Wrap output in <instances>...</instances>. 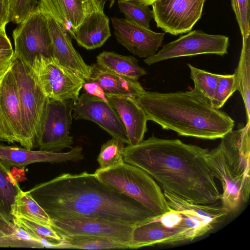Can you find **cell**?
<instances>
[{
    "label": "cell",
    "instance_id": "1",
    "mask_svg": "<svg viewBox=\"0 0 250 250\" xmlns=\"http://www.w3.org/2000/svg\"><path fill=\"white\" fill-rule=\"evenodd\" d=\"M208 150L152 135L125 146L123 160L146 172L164 191L190 203L210 205L220 200L222 193L208 161Z\"/></svg>",
    "mask_w": 250,
    "mask_h": 250
},
{
    "label": "cell",
    "instance_id": "2",
    "mask_svg": "<svg viewBox=\"0 0 250 250\" xmlns=\"http://www.w3.org/2000/svg\"><path fill=\"white\" fill-rule=\"evenodd\" d=\"M28 191L52 220L88 217L135 226L156 216L86 171L62 173Z\"/></svg>",
    "mask_w": 250,
    "mask_h": 250
},
{
    "label": "cell",
    "instance_id": "3",
    "mask_svg": "<svg viewBox=\"0 0 250 250\" xmlns=\"http://www.w3.org/2000/svg\"><path fill=\"white\" fill-rule=\"evenodd\" d=\"M136 100L148 120L181 136L215 140L221 139L234 126L229 115L214 108L194 88L169 93L145 91Z\"/></svg>",
    "mask_w": 250,
    "mask_h": 250
},
{
    "label": "cell",
    "instance_id": "4",
    "mask_svg": "<svg viewBox=\"0 0 250 250\" xmlns=\"http://www.w3.org/2000/svg\"><path fill=\"white\" fill-rule=\"evenodd\" d=\"M250 123L229 131L219 144L208 150V161L215 178L221 184L222 205L229 212L247 203L250 189Z\"/></svg>",
    "mask_w": 250,
    "mask_h": 250
},
{
    "label": "cell",
    "instance_id": "5",
    "mask_svg": "<svg viewBox=\"0 0 250 250\" xmlns=\"http://www.w3.org/2000/svg\"><path fill=\"white\" fill-rule=\"evenodd\" d=\"M214 226L188 208L168 211L134 227L129 249L192 241Z\"/></svg>",
    "mask_w": 250,
    "mask_h": 250
},
{
    "label": "cell",
    "instance_id": "6",
    "mask_svg": "<svg viewBox=\"0 0 250 250\" xmlns=\"http://www.w3.org/2000/svg\"><path fill=\"white\" fill-rule=\"evenodd\" d=\"M94 174L107 187L134 199L156 216L170 208L160 186L141 168L124 162L108 168H99Z\"/></svg>",
    "mask_w": 250,
    "mask_h": 250
},
{
    "label": "cell",
    "instance_id": "7",
    "mask_svg": "<svg viewBox=\"0 0 250 250\" xmlns=\"http://www.w3.org/2000/svg\"><path fill=\"white\" fill-rule=\"evenodd\" d=\"M10 67L17 85L26 130L36 147L48 98L31 67L14 56Z\"/></svg>",
    "mask_w": 250,
    "mask_h": 250
},
{
    "label": "cell",
    "instance_id": "8",
    "mask_svg": "<svg viewBox=\"0 0 250 250\" xmlns=\"http://www.w3.org/2000/svg\"><path fill=\"white\" fill-rule=\"evenodd\" d=\"M14 57L30 67L41 57L53 58L51 41L44 14L38 8L13 30Z\"/></svg>",
    "mask_w": 250,
    "mask_h": 250
},
{
    "label": "cell",
    "instance_id": "9",
    "mask_svg": "<svg viewBox=\"0 0 250 250\" xmlns=\"http://www.w3.org/2000/svg\"><path fill=\"white\" fill-rule=\"evenodd\" d=\"M31 69L46 96L64 101L78 98L85 80L53 58L36 59Z\"/></svg>",
    "mask_w": 250,
    "mask_h": 250
},
{
    "label": "cell",
    "instance_id": "10",
    "mask_svg": "<svg viewBox=\"0 0 250 250\" xmlns=\"http://www.w3.org/2000/svg\"><path fill=\"white\" fill-rule=\"evenodd\" d=\"M229 39L220 35H211L200 30L188 32L176 40L165 44L162 48L144 60L151 65L166 60L201 54L224 56L228 53Z\"/></svg>",
    "mask_w": 250,
    "mask_h": 250
},
{
    "label": "cell",
    "instance_id": "11",
    "mask_svg": "<svg viewBox=\"0 0 250 250\" xmlns=\"http://www.w3.org/2000/svg\"><path fill=\"white\" fill-rule=\"evenodd\" d=\"M73 100L61 101L48 98L41 130L37 142L41 150L59 152L72 148L73 138L70 135Z\"/></svg>",
    "mask_w": 250,
    "mask_h": 250
},
{
    "label": "cell",
    "instance_id": "12",
    "mask_svg": "<svg viewBox=\"0 0 250 250\" xmlns=\"http://www.w3.org/2000/svg\"><path fill=\"white\" fill-rule=\"evenodd\" d=\"M0 120L8 143L34 148L27 133L17 85L11 67L0 79Z\"/></svg>",
    "mask_w": 250,
    "mask_h": 250
},
{
    "label": "cell",
    "instance_id": "13",
    "mask_svg": "<svg viewBox=\"0 0 250 250\" xmlns=\"http://www.w3.org/2000/svg\"><path fill=\"white\" fill-rule=\"evenodd\" d=\"M205 0H156L152 10L157 26L173 35L189 32L201 18Z\"/></svg>",
    "mask_w": 250,
    "mask_h": 250
},
{
    "label": "cell",
    "instance_id": "14",
    "mask_svg": "<svg viewBox=\"0 0 250 250\" xmlns=\"http://www.w3.org/2000/svg\"><path fill=\"white\" fill-rule=\"evenodd\" d=\"M73 111L75 119L92 121L113 138L129 144L125 127L109 103L84 92L73 100Z\"/></svg>",
    "mask_w": 250,
    "mask_h": 250
},
{
    "label": "cell",
    "instance_id": "15",
    "mask_svg": "<svg viewBox=\"0 0 250 250\" xmlns=\"http://www.w3.org/2000/svg\"><path fill=\"white\" fill-rule=\"evenodd\" d=\"M52 227L59 235H96L111 238L128 245L134 227L125 223L88 217L64 218L52 220Z\"/></svg>",
    "mask_w": 250,
    "mask_h": 250
},
{
    "label": "cell",
    "instance_id": "16",
    "mask_svg": "<svg viewBox=\"0 0 250 250\" xmlns=\"http://www.w3.org/2000/svg\"><path fill=\"white\" fill-rule=\"evenodd\" d=\"M105 0H39L37 8L62 25L73 38L78 27L93 13L104 10Z\"/></svg>",
    "mask_w": 250,
    "mask_h": 250
},
{
    "label": "cell",
    "instance_id": "17",
    "mask_svg": "<svg viewBox=\"0 0 250 250\" xmlns=\"http://www.w3.org/2000/svg\"><path fill=\"white\" fill-rule=\"evenodd\" d=\"M117 42L140 58H147L157 52L164 39L165 33L129 21L125 19L111 18Z\"/></svg>",
    "mask_w": 250,
    "mask_h": 250
},
{
    "label": "cell",
    "instance_id": "18",
    "mask_svg": "<svg viewBox=\"0 0 250 250\" xmlns=\"http://www.w3.org/2000/svg\"><path fill=\"white\" fill-rule=\"evenodd\" d=\"M43 13L50 33L53 58L61 64L87 81L90 75L91 66L84 62L75 49L71 37L62 25L50 15Z\"/></svg>",
    "mask_w": 250,
    "mask_h": 250
},
{
    "label": "cell",
    "instance_id": "19",
    "mask_svg": "<svg viewBox=\"0 0 250 250\" xmlns=\"http://www.w3.org/2000/svg\"><path fill=\"white\" fill-rule=\"evenodd\" d=\"M83 149L80 146L71 148L67 152L46 150H33L18 146H9L0 143V160L9 166L24 168L36 163H62L77 162L83 159Z\"/></svg>",
    "mask_w": 250,
    "mask_h": 250
},
{
    "label": "cell",
    "instance_id": "20",
    "mask_svg": "<svg viewBox=\"0 0 250 250\" xmlns=\"http://www.w3.org/2000/svg\"><path fill=\"white\" fill-rule=\"evenodd\" d=\"M110 104L119 115L126 129L129 145L135 146L144 140L147 131L146 115L136 99L106 95Z\"/></svg>",
    "mask_w": 250,
    "mask_h": 250
},
{
    "label": "cell",
    "instance_id": "21",
    "mask_svg": "<svg viewBox=\"0 0 250 250\" xmlns=\"http://www.w3.org/2000/svg\"><path fill=\"white\" fill-rule=\"evenodd\" d=\"M87 81L97 83L106 95L136 99L146 91L138 81L112 72L97 63L91 66L90 75Z\"/></svg>",
    "mask_w": 250,
    "mask_h": 250
},
{
    "label": "cell",
    "instance_id": "22",
    "mask_svg": "<svg viewBox=\"0 0 250 250\" xmlns=\"http://www.w3.org/2000/svg\"><path fill=\"white\" fill-rule=\"evenodd\" d=\"M109 23L104 10L95 12L78 27L73 39L87 50L100 47L111 36Z\"/></svg>",
    "mask_w": 250,
    "mask_h": 250
},
{
    "label": "cell",
    "instance_id": "23",
    "mask_svg": "<svg viewBox=\"0 0 250 250\" xmlns=\"http://www.w3.org/2000/svg\"><path fill=\"white\" fill-rule=\"evenodd\" d=\"M96 61V63L103 68L134 80L138 81L147 73L139 65L138 60L131 56L104 51L97 56Z\"/></svg>",
    "mask_w": 250,
    "mask_h": 250
},
{
    "label": "cell",
    "instance_id": "24",
    "mask_svg": "<svg viewBox=\"0 0 250 250\" xmlns=\"http://www.w3.org/2000/svg\"><path fill=\"white\" fill-rule=\"evenodd\" d=\"M10 168L0 160V217L8 223L13 222L12 206L22 190Z\"/></svg>",
    "mask_w": 250,
    "mask_h": 250
},
{
    "label": "cell",
    "instance_id": "25",
    "mask_svg": "<svg viewBox=\"0 0 250 250\" xmlns=\"http://www.w3.org/2000/svg\"><path fill=\"white\" fill-rule=\"evenodd\" d=\"M60 236L62 241L58 248L87 250L129 249L128 245L105 237L83 234Z\"/></svg>",
    "mask_w": 250,
    "mask_h": 250
},
{
    "label": "cell",
    "instance_id": "26",
    "mask_svg": "<svg viewBox=\"0 0 250 250\" xmlns=\"http://www.w3.org/2000/svg\"><path fill=\"white\" fill-rule=\"evenodd\" d=\"M234 74L237 81V90L244 103L247 123H250V35L242 39L240 59Z\"/></svg>",
    "mask_w": 250,
    "mask_h": 250
},
{
    "label": "cell",
    "instance_id": "27",
    "mask_svg": "<svg viewBox=\"0 0 250 250\" xmlns=\"http://www.w3.org/2000/svg\"><path fill=\"white\" fill-rule=\"evenodd\" d=\"M0 231L4 235L0 239V248H44L35 237L13 222L8 223L0 217Z\"/></svg>",
    "mask_w": 250,
    "mask_h": 250
},
{
    "label": "cell",
    "instance_id": "28",
    "mask_svg": "<svg viewBox=\"0 0 250 250\" xmlns=\"http://www.w3.org/2000/svg\"><path fill=\"white\" fill-rule=\"evenodd\" d=\"M13 217H21L40 222L52 227V220L28 191L21 190L12 206Z\"/></svg>",
    "mask_w": 250,
    "mask_h": 250
},
{
    "label": "cell",
    "instance_id": "29",
    "mask_svg": "<svg viewBox=\"0 0 250 250\" xmlns=\"http://www.w3.org/2000/svg\"><path fill=\"white\" fill-rule=\"evenodd\" d=\"M13 222L37 239L44 248H57L62 241L60 236L49 225L21 217H14Z\"/></svg>",
    "mask_w": 250,
    "mask_h": 250
},
{
    "label": "cell",
    "instance_id": "30",
    "mask_svg": "<svg viewBox=\"0 0 250 250\" xmlns=\"http://www.w3.org/2000/svg\"><path fill=\"white\" fill-rule=\"evenodd\" d=\"M117 2L125 20L149 28L150 21L154 16L152 10L148 6L134 0H118Z\"/></svg>",
    "mask_w": 250,
    "mask_h": 250
},
{
    "label": "cell",
    "instance_id": "31",
    "mask_svg": "<svg viewBox=\"0 0 250 250\" xmlns=\"http://www.w3.org/2000/svg\"><path fill=\"white\" fill-rule=\"evenodd\" d=\"M187 65L190 69V78L194 83V88L200 92L211 104L220 74L200 69L190 63Z\"/></svg>",
    "mask_w": 250,
    "mask_h": 250
},
{
    "label": "cell",
    "instance_id": "32",
    "mask_svg": "<svg viewBox=\"0 0 250 250\" xmlns=\"http://www.w3.org/2000/svg\"><path fill=\"white\" fill-rule=\"evenodd\" d=\"M125 143L112 138L104 143L101 148L97 161L100 169H106L123 163Z\"/></svg>",
    "mask_w": 250,
    "mask_h": 250
},
{
    "label": "cell",
    "instance_id": "33",
    "mask_svg": "<svg viewBox=\"0 0 250 250\" xmlns=\"http://www.w3.org/2000/svg\"><path fill=\"white\" fill-rule=\"evenodd\" d=\"M237 81L234 74L220 75L211 104L212 106L215 109H220L237 90Z\"/></svg>",
    "mask_w": 250,
    "mask_h": 250
},
{
    "label": "cell",
    "instance_id": "34",
    "mask_svg": "<svg viewBox=\"0 0 250 250\" xmlns=\"http://www.w3.org/2000/svg\"><path fill=\"white\" fill-rule=\"evenodd\" d=\"M39 0H10L9 21L21 23L38 7Z\"/></svg>",
    "mask_w": 250,
    "mask_h": 250
},
{
    "label": "cell",
    "instance_id": "35",
    "mask_svg": "<svg viewBox=\"0 0 250 250\" xmlns=\"http://www.w3.org/2000/svg\"><path fill=\"white\" fill-rule=\"evenodd\" d=\"M231 6L242 39L246 38L250 35V0H231Z\"/></svg>",
    "mask_w": 250,
    "mask_h": 250
},
{
    "label": "cell",
    "instance_id": "36",
    "mask_svg": "<svg viewBox=\"0 0 250 250\" xmlns=\"http://www.w3.org/2000/svg\"><path fill=\"white\" fill-rule=\"evenodd\" d=\"M85 92L100 98L109 103L106 93L102 88L96 83L90 81H85L83 88Z\"/></svg>",
    "mask_w": 250,
    "mask_h": 250
},
{
    "label": "cell",
    "instance_id": "37",
    "mask_svg": "<svg viewBox=\"0 0 250 250\" xmlns=\"http://www.w3.org/2000/svg\"><path fill=\"white\" fill-rule=\"evenodd\" d=\"M12 49H0V79L9 68L14 55Z\"/></svg>",
    "mask_w": 250,
    "mask_h": 250
},
{
    "label": "cell",
    "instance_id": "38",
    "mask_svg": "<svg viewBox=\"0 0 250 250\" xmlns=\"http://www.w3.org/2000/svg\"><path fill=\"white\" fill-rule=\"evenodd\" d=\"M10 0H0V33L5 34L6 25L10 22Z\"/></svg>",
    "mask_w": 250,
    "mask_h": 250
},
{
    "label": "cell",
    "instance_id": "39",
    "mask_svg": "<svg viewBox=\"0 0 250 250\" xmlns=\"http://www.w3.org/2000/svg\"><path fill=\"white\" fill-rule=\"evenodd\" d=\"M12 46L6 34L0 33V49H12Z\"/></svg>",
    "mask_w": 250,
    "mask_h": 250
},
{
    "label": "cell",
    "instance_id": "40",
    "mask_svg": "<svg viewBox=\"0 0 250 250\" xmlns=\"http://www.w3.org/2000/svg\"><path fill=\"white\" fill-rule=\"evenodd\" d=\"M0 141H4L8 142V140L5 135L4 130L0 120Z\"/></svg>",
    "mask_w": 250,
    "mask_h": 250
},
{
    "label": "cell",
    "instance_id": "41",
    "mask_svg": "<svg viewBox=\"0 0 250 250\" xmlns=\"http://www.w3.org/2000/svg\"><path fill=\"white\" fill-rule=\"evenodd\" d=\"M134 0L146 6L152 5V4L157 0Z\"/></svg>",
    "mask_w": 250,
    "mask_h": 250
},
{
    "label": "cell",
    "instance_id": "42",
    "mask_svg": "<svg viewBox=\"0 0 250 250\" xmlns=\"http://www.w3.org/2000/svg\"><path fill=\"white\" fill-rule=\"evenodd\" d=\"M108 0L109 2V7L111 8L114 4L116 0Z\"/></svg>",
    "mask_w": 250,
    "mask_h": 250
},
{
    "label": "cell",
    "instance_id": "43",
    "mask_svg": "<svg viewBox=\"0 0 250 250\" xmlns=\"http://www.w3.org/2000/svg\"><path fill=\"white\" fill-rule=\"evenodd\" d=\"M4 236L3 233L0 231V239Z\"/></svg>",
    "mask_w": 250,
    "mask_h": 250
}]
</instances>
